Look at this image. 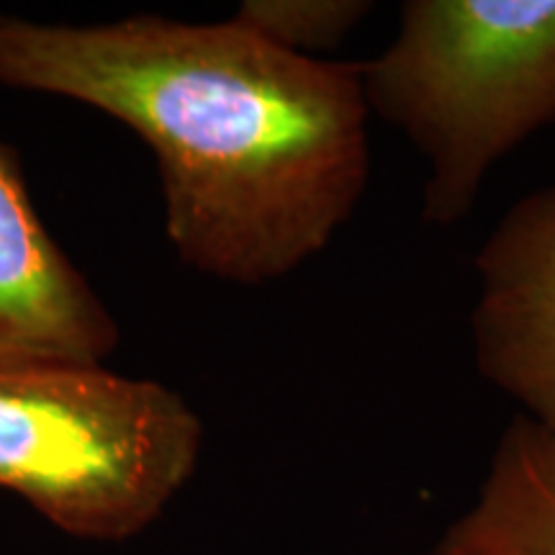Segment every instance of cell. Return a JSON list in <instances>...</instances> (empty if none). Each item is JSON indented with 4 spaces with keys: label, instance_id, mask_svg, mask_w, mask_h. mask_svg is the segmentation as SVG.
<instances>
[{
    "label": "cell",
    "instance_id": "1",
    "mask_svg": "<svg viewBox=\"0 0 555 555\" xmlns=\"http://www.w3.org/2000/svg\"><path fill=\"white\" fill-rule=\"evenodd\" d=\"M0 86L134 131L157 163L178 258L237 286L317 258L371 176L360 62L281 50L234 18L65 26L0 13Z\"/></svg>",
    "mask_w": 555,
    "mask_h": 555
},
{
    "label": "cell",
    "instance_id": "2",
    "mask_svg": "<svg viewBox=\"0 0 555 555\" xmlns=\"http://www.w3.org/2000/svg\"><path fill=\"white\" fill-rule=\"evenodd\" d=\"M360 78L427 159L422 217L457 224L499 159L555 124V0H409Z\"/></svg>",
    "mask_w": 555,
    "mask_h": 555
},
{
    "label": "cell",
    "instance_id": "3",
    "mask_svg": "<svg viewBox=\"0 0 555 555\" xmlns=\"http://www.w3.org/2000/svg\"><path fill=\"white\" fill-rule=\"evenodd\" d=\"M204 422L180 393L106 365L0 363V489L80 540L121 543L191 481Z\"/></svg>",
    "mask_w": 555,
    "mask_h": 555
},
{
    "label": "cell",
    "instance_id": "4",
    "mask_svg": "<svg viewBox=\"0 0 555 555\" xmlns=\"http://www.w3.org/2000/svg\"><path fill=\"white\" fill-rule=\"evenodd\" d=\"M481 376L555 437V185L517 201L476 258Z\"/></svg>",
    "mask_w": 555,
    "mask_h": 555
},
{
    "label": "cell",
    "instance_id": "5",
    "mask_svg": "<svg viewBox=\"0 0 555 555\" xmlns=\"http://www.w3.org/2000/svg\"><path fill=\"white\" fill-rule=\"evenodd\" d=\"M119 324L41 221L18 152L0 137V363L103 365Z\"/></svg>",
    "mask_w": 555,
    "mask_h": 555
},
{
    "label": "cell",
    "instance_id": "6",
    "mask_svg": "<svg viewBox=\"0 0 555 555\" xmlns=\"http://www.w3.org/2000/svg\"><path fill=\"white\" fill-rule=\"evenodd\" d=\"M433 555H555V437L517 414L474 506L446 527Z\"/></svg>",
    "mask_w": 555,
    "mask_h": 555
},
{
    "label": "cell",
    "instance_id": "7",
    "mask_svg": "<svg viewBox=\"0 0 555 555\" xmlns=\"http://www.w3.org/2000/svg\"><path fill=\"white\" fill-rule=\"evenodd\" d=\"M367 13L365 0H247L234 21L281 50L314 57L335 50Z\"/></svg>",
    "mask_w": 555,
    "mask_h": 555
}]
</instances>
